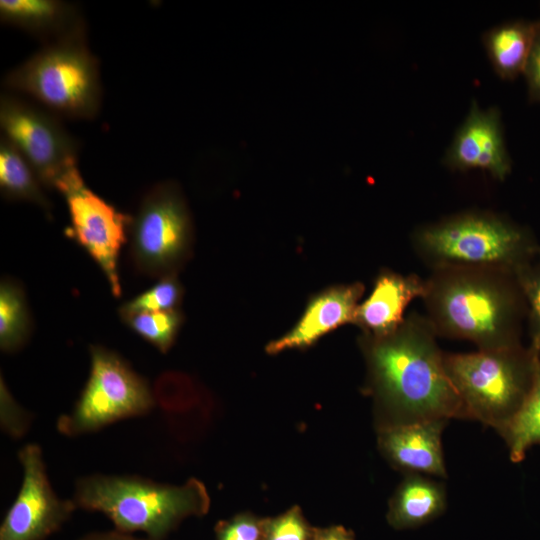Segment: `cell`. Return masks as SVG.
<instances>
[{"label": "cell", "instance_id": "cell-7", "mask_svg": "<svg viewBox=\"0 0 540 540\" xmlns=\"http://www.w3.org/2000/svg\"><path fill=\"white\" fill-rule=\"evenodd\" d=\"M90 355V375L78 401L57 420L58 431L66 436L97 431L154 406L147 382L120 356L101 346H91Z\"/></svg>", "mask_w": 540, "mask_h": 540}, {"label": "cell", "instance_id": "cell-20", "mask_svg": "<svg viewBox=\"0 0 540 540\" xmlns=\"http://www.w3.org/2000/svg\"><path fill=\"white\" fill-rule=\"evenodd\" d=\"M501 435L513 462H520L528 449L540 444V359L527 398Z\"/></svg>", "mask_w": 540, "mask_h": 540}, {"label": "cell", "instance_id": "cell-8", "mask_svg": "<svg viewBox=\"0 0 540 540\" xmlns=\"http://www.w3.org/2000/svg\"><path fill=\"white\" fill-rule=\"evenodd\" d=\"M0 126L40 183L57 189L78 169L76 140L52 114L11 95L0 98Z\"/></svg>", "mask_w": 540, "mask_h": 540}, {"label": "cell", "instance_id": "cell-27", "mask_svg": "<svg viewBox=\"0 0 540 540\" xmlns=\"http://www.w3.org/2000/svg\"><path fill=\"white\" fill-rule=\"evenodd\" d=\"M28 413L15 401L1 378L0 424L2 430L13 438L22 437L28 430Z\"/></svg>", "mask_w": 540, "mask_h": 540}, {"label": "cell", "instance_id": "cell-29", "mask_svg": "<svg viewBox=\"0 0 540 540\" xmlns=\"http://www.w3.org/2000/svg\"><path fill=\"white\" fill-rule=\"evenodd\" d=\"M77 540H154L148 537L140 538L116 529L110 531L92 532L80 537Z\"/></svg>", "mask_w": 540, "mask_h": 540}, {"label": "cell", "instance_id": "cell-13", "mask_svg": "<svg viewBox=\"0 0 540 540\" xmlns=\"http://www.w3.org/2000/svg\"><path fill=\"white\" fill-rule=\"evenodd\" d=\"M447 420L382 427L379 445L387 458L408 473L446 478L442 433Z\"/></svg>", "mask_w": 540, "mask_h": 540}, {"label": "cell", "instance_id": "cell-24", "mask_svg": "<svg viewBox=\"0 0 540 540\" xmlns=\"http://www.w3.org/2000/svg\"><path fill=\"white\" fill-rule=\"evenodd\" d=\"M523 298L528 306L531 346L530 351L540 359V262L530 261L515 272Z\"/></svg>", "mask_w": 540, "mask_h": 540}, {"label": "cell", "instance_id": "cell-21", "mask_svg": "<svg viewBox=\"0 0 540 540\" xmlns=\"http://www.w3.org/2000/svg\"><path fill=\"white\" fill-rule=\"evenodd\" d=\"M29 316L21 288L11 281L0 286V348L12 352L20 348L28 336Z\"/></svg>", "mask_w": 540, "mask_h": 540}, {"label": "cell", "instance_id": "cell-12", "mask_svg": "<svg viewBox=\"0 0 540 540\" xmlns=\"http://www.w3.org/2000/svg\"><path fill=\"white\" fill-rule=\"evenodd\" d=\"M448 166L480 169L504 180L511 170L500 116L496 109H481L475 102L458 129L446 155Z\"/></svg>", "mask_w": 540, "mask_h": 540}, {"label": "cell", "instance_id": "cell-26", "mask_svg": "<svg viewBox=\"0 0 540 540\" xmlns=\"http://www.w3.org/2000/svg\"><path fill=\"white\" fill-rule=\"evenodd\" d=\"M215 540H263V519L243 513L219 521Z\"/></svg>", "mask_w": 540, "mask_h": 540}, {"label": "cell", "instance_id": "cell-14", "mask_svg": "<svg viewBox=\"0 0 540 540\" xmlns=\"http://www.w3.org/2000/svg\"><path fill=\"white\" fill-rule=\"evenodd\" d=\"M364 287L361 283L341 285L316 296L307 306L296 326L266 347L270 354L303 348L346 323H355L358 301Z\"/></svg>", "mask_w": 540, "mask_h": 540}, {"label": "cell", "instance_id": "cell-15", "mask_svg": "<svg viewBox=\"0 0 540 540\" xmlns=\"http://www.w3.org/2000/svg\"><path fill=\"white\" fill-rule=\"evenodd\" d=\"M425 281L416 275L384 272L368 298L359 304L355 323L373 338L387 336L404 322V312L415 298L424 296Z\"/></svg>", "mask_w": 540, "mask_h": 540}, {"label": "cell", "instance_id": "cell-4", "mask_svg": "<svg viewBox=\"0 0 540 540\" xmlns=\"http://www.w3.org/2000/svg\"><path fill=\"white\" fill-rule=\"evenodd\" d=\"M539 358L518 346L444 354L447 375L466 417L500 434L527 398Z\"/></svg>", "mask_w": 540, "mask_h": 540}, {"label": "cell", "instance_id": "cell-30", "mask_svg": "<svg viewBox=\"0 0 540 540\" xmlns=\"http://www.w3.org/2000/svg\"><path fill=\"white\" fill-rule=\"evenodd\" d=\"M312 540H354L351 531L342 526H332L325 529H316Z\"/></svg>", "mask_w": 540, "mask_h": 540}, {"label": "cell", "instance_id": "cell-19", "mask_svg": "<svg viewBox=\"0 0 540 540\" xmlns=\"http://www.w3.org/2000/svg\"><path fill=\"white\" fill-rule=\"evenodd\" d=\"M30 164L5 136L0 141V188L9 199L35 203L45 210L51 204Z\"/></svg>", "mask_w": 540, "mask_h": 540}, {"label": "cell", "instance_id": "cell-3", "mask_svg": "<svg viewBox=\"0 0 540 540\" xmlns=\"http://www.w3.org/2000/svg\"><path fill=\"white\" fill-rule=\"evenodd\" d=\"M72 500L77 508L105 515L118 531L154 540H164L183 520L206 514L210 505L197 479L173 485L134 475L79 478Z\"/></svg>", "mask_w": 540, "mask_h": 540}, {"label": "cell", "instance_id": "cell-23", "mask_svg": "<svg viewBox=\"0 0 540 540\" xmlns=\"http://www.w3.org/2000/svg\"><path fill=\"white\" fill-rule=\"evenodd\" d=\"M181 296V288L172 274L165 275L157 284L126 302L119 312L121 317L141 312L174 310Z\"/></svg>", "mask_w": 540, "mask_h": 540}, {"label": "cell", "instance_id": "cell-2", "mask_svg": "<svg viewBox=\"0 0 540 540\" xmlns=\"http://www.w3.org/2000/svg\"><path fill=\"white\" fill-rule=\"evenodd\" d=\"M436 333L479 349L518 346L520 301L514 272L494 267L447 266L425 281L423 296Z\"/></svg>", "mask_w": 540, "mask_h": 540}, {"label": "cell", "instance_id": "cell-10", "mask_svg": "<svg viewBox=\"0 0 540 540\" xmlns=\"http://www.w3.org/2000/svg\"><path fill=\"white\" fill-rule=\"evenodd\" d=\"M67 202L71 226L67 233L82 246L106 276L114 296L121 294L118 258L127 240L131 218L86 187L79 170L57 187Z\"/></svg>", "mask_w": 540, "mask_h": 540}, {"label": "cell", "instance_id": "cell-18", "mask_svg": "<svg viewBox=\"0 0 540 540\" xmlns=\"http://www.w3.org/2000/svg\"><path fill=\"white\" fill-rule=\"evenodd\" d=\"M538 22L515 21L490 30L485 36L488 57L502 78L512 79L524 72Z\"/></svg>", "mask_w": 540, "mask_h": 540}, {"label": "cell", "instance_id": "cell-5", "mask_svg": "<svg viewBox=\"0 0 540 540\" xmlns=\"http://www.w3.org/2000/svg\"><path fill=\"white\" fill-rule=\"evenodd\" d=\"M79 33L46 44L8 72L3 85L30 95L50 110L74 119H92L100 109L98 61Z\"/></svg>", "mask_w": 540, "mask_h": 540}, {"label": "cell", "instance_id": "cell-1", "mask_svg": "<svg viewBox=\"0 0 540 540\" xmlns=\"http://www.w3.org/2000/svg\"><path fill=\"white\" fill-rule=\"evenodd\" d=\"M435 333L429 320L411 316L393 333L374 338L370 368L376 393L392 414L388 426L467 418Z\"/></svg>", "mask_w": 540, "mask_h": 540}, {"label": "cell", "instance_id": "cell-9", "mask_svg": "<svg viewBox=\"0 0 540 540\" xmlns=\"http://www.w3.org/2000/svg\"><path fill=\"white\" fill-rule=\"evenodd\" d=\"M129 228L137 267L151 275H169L186 249L190 232L189 216L177 191L169 184L150 190Z\"/></svg>", "mask_w": 540, "mask_h": 540}, {"label": "cell", "instance_id": "cell-6", "mask_svg": "<svg viewBox=\"0 0 540 540\" xmlns=\"http://www.w3.org/2000/svg\"><path fill=\"white\" fill-rule=\"evenodd\" d=\"M416 245L437 268L494 267L515 273L535 253L522 229L486 213L462 214L425 227Z\"/></svg>", "mask_w": 540, "mask_h": 540}, {"label": "cell", "instance_id": "cell-17", "mask_svg": "<svg viewBox=\"0 0 540 540\" xmlns=\"http://www.w3.org/2000/svg\"><path fill=\"white\" fill-rule=\"evenodd\" d=\"M445 508L443 484L422 474L408 473L389 503L387 520L395 529L415 528L438 517Z\"/></svg>", "mask_w": 540, "mask_h": 540}, {"label": "cell", "instance_id": "cell-16", "mask_svg": "<svg viewBox=\"0 0 540 540\" xmlns=\"http://www.w3.org/2000/svg\"><path fill=\"white\" fill-rule=\"evenodd\" d=\"M0 19L49 43L86 30L77 6L59 0H1Z\"/></svg>", "mask_w": 540, "mask_h": 540}, {"label": "cell", "instance_id": "cell-11", "mask_svg": "<svg viewBox=\"0 0 540 540\" xmlns=\"http://www.w3.org/2000/svg\"><path fill=\"white\" fill-rule=\"evenodd\" d=\"M18 459L22 482L0 525V540H46L71 518L77 506L54 491L38 444L24 445Z\"/></svg>", "mask_w": 540, "mask_h": 540}, {"label": "cell", "instance_id": "cell-25", "mask_svg": "<svg viewBox=\"0 0 540 540\" xmlns=\"http://www.w3.org/2000/svg\"><path fill=\"white\" fill-rule=\"evenodd\" d=\"M315 532L298 507L263 519V540H312Z\"/></svg>", "mask_w": 540, "mask_h": 540}, {"label": "cell", "instance_id": "cell-28", "mask_svg": "<svg viewBox=\"0 0 540 540\" xmlns=\"http://www.w3.org/2000/svg\"><path fill=\"white\" fill-rule=\"evenodd\" d=\"M523 74L531 99L540 101V22Z\"/></svg>", "mask_w": 540, "mask_h": 540}, {"label": "cell", "instance_id": "cell-22", "mask_svg": "<svg viewBox=\"0 0 540 540\" xmlns=\"http://www.w3.org/2000/svg\"><path fill=\"white\" fill-rule=\"evenodd\" d=\"M123 319L135 333L163 353L171 347L181 323V315L175 309L141 312Z\"/></svg>", "mask_w": 540, "mask_h": 540}]
</instances>
